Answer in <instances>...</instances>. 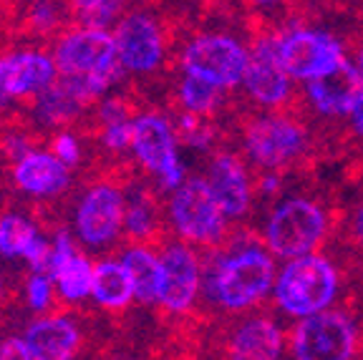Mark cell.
<instances>
[{
	"label": "cell",
	"instance_id": "obj_11",
	"mask_svg": "<svg viewBox=\"0 0 363 360\" xmlns=\"http://www.w3.org/2000/svg\"><path fill=\"white\" fill-rule=\"evenodd\" d=\"M204 262L192 244L179 240L162 247V287L157 305L169 315H184L202 298Z\"/></svg>",
	"mask_w": 363,
	"mask_h": 360
},
{
	"label": "cell",
	"instance_id": "obj_30",
	"mask_svg": "<svg viewBox=\"0 0 363 360\" xmlns=\"http://www.w3.org/2000/svg\"><path fill=\"white\" fill-rule=\"evenodd\" d=\"M23 300H26V308H28L33 315L51 313L58 303L56 280H53L51 272L30 270L26 282H23Z\"/></svg>",
	"mask_w": 363,
	"mask_h": 360
},
{
	"label": "cell",
	"instance_id": "obj_36",
	"mask_svg": "<svg viewBox=\"0 0 363 360\" xmlns=\"http://www.w3.org/2000/svg\"><path fill=\"white\" fill-rule=\"evenodd\" d=\"M351 124H353V131H356L358 136H363V99L358 101V106L351 111Z\"/></svg>",
	"mask_w": 363,
	"mask_h": 360
},
{
	"label": "cell",
	"instance_id": "obj_34",
	"mask_svg": "<svg viewBox=\"0 0 363 360\" xmlns=\"http://www.w3.org/2000/svg\"><path fill=\"white\" fill-rule=\"evenodd\" d=\"M35 147H38V144H35V139L26 129H16V126H13V129H6L0 134V149H3V154H6L11 162L26 157V154Z\"/></svg>",
	"mask_w": 363,
	"mask_h": 360
},
{
	"label": "cell",
	"instance_id": "obj_19",
	"mask_svg": "<svg viewBox=\"0 0 363 360\" xmlns=\"http://www.w3.org/2000/svg\"><path fill=\"white\" fill-rule=\"evenodd\" d=\"M96 103H91L86 94L74 81L58 76L45 91H40L30 103V116L43 129H63L76 124L89 111H94Z\"/></svg>",
	"mask_w": 363,
	"mask_h": 360
},
{
	"label": "cell",
	"instance_id": "obj_1",
	"mask_svg": "<svg viewBox=\"0 0 363 360\" xmlns=\"http://www.w3.org/2000/svg\"><path fill=\"white\" fill-rule=\"evenodd\" d=\"M51 53L56 58L58 76L74 81L91 103L101 101L113 86L129 76L111 28L68 23L51 38Z\"/></svg>",
	"mask_w": 363,
	"mask_h": 360
},
{
	"label": "cell",
	"instance_id": "obj_25",
	"mask_svg": "<svg viewBox=\"0 0 363 360\" xmlns=\"http://www.w3.org/2000/svg\"><path fill=\"white\" fill-rule=\"evenodd\" d=\"M94 267L96 259L91 257L86 249H79L74 257L63 262L56 272H51L56 280L58 290V303L66 308H79L86 300H91V290H94Z\"/></svg>",
	"mask_w": 363,
	"mask_h": 360
},
{
	"label": "cell",
	"instance_id": "obj_33",
	"mask_svg": "<svg viewBox=\"0 0 363 360\" xmlns=\"http://www.w3.org/2000/svg\"><path fill=\"white\" fill-rule=\"evenodd\" d=\"M48 149L61 159L66 167L76 169L84 162V141L74 134L71 129H56L48 139Z\"/></svg>",
	"mask_w": 363,
	"mask_h": 360
},
{
	"label": "cell",
	"instance_id": "obj_6",
	"mask_svg": "<svg viewBox=\"0 0 363 360\" xmlns=\"http://www.w3.org/2000/svg\"><path fill=\"white\" fill-rule=\"evenodd\" d=\"M167 220L179 240L199 247H212L225 237L227 217L217 202L207 176H187L169 191Z\"/></svg>",
	"mask_w": 363,
	"mask_h": 360
},
{
	"label": "cell",
	"instance_id": "obj_3",
	"mask_svg": "<svg viewBox=\"0 0 363 360\" xmlns=\"http://www.w3.org/2000/svg\"><path fill=\"white\" fill-rule=\"evenodd\" d=\"M126 186L111 176H99L79 191L71 207V230L81 249L106 254L124 237Z\"/></svg>",
	"mask_w": 363,
	"mask_h": 360
},
{
	"label": "cell",
	"instance_id": "obj_26",
	"mask_svg": "<svg viewBox=\"0 0 363 360\" xmlns=\"http://www.w3.org/2000/svg\"><path fill=\"white\" fill-rule=\"evenodd\" d=\"M40 225L21 212L0 214V257L23 259L33 240L40 235Z\"/></svg>",
	"mask_w": 363,
	"mask_h": 360
},
{
	"label": "cell",
	"instance_id": "obj_7",
	"mask_svg": "<svg viewBox=\"0 0 363 360\" xmlns=\"http://www.w3.org/2000/svg\"><path fill=\"white\" fill-rule=\"evenodd\" d=\"M328 220L323 207L306 197H290L272 209L265 227V242L275 257L293 259L311 254L323 242Z\"/></svg>",
	"mask_w": 363,
	"mask_h": 360
},
{
	"label": "cell",
	"instance_id": "obj_27",
	"mask_svg": "<svg viewBox=\"0 0 363 360\" xmlns=\"http://www.w3.org/2000/svg\"><path fill=\"white\" fill-rule=\"evenodd\" d=\"M222 91L225 89L210 84V81L182 74V81L177 84V99L182 103V111L210 116V113H215L222 106Z\"/></svg>",
	"mask_w": 363,
	"mask_h": 360
},
{
	"label": "cell",
	"instance_id": "obj_8",
	"mask_svg": "<svg viewBox=\"0 0 363 360\" xmlns=\"http://www.w3.org/2000/svg\"><path fill=\"white\" fill-rule=\"evenodd\" d=\"M250 51L238 38L227 33H199L182 48V74L210 81L220 89L230 91L242 84Z\"/></svg>",
	"mask_w": 363,
	"mask_h": 360
},
{
	"label": "cell",
	"instance_id": "obj_37",
	"mask_svg": "<svg viewBox=\"0 0 363 360\" xmlns=\"http://www.w3.org/2000/svg\"><path fill=\"white\" fill-rule=\"evenodd\" d=\"M353 235H356L358 244L363 247V204L356 209V217H353Z\"/></svg>",
	"mask_w": 363,
	"mask_h": 360
},
{
	"label": "cell",
	"instance_id": "obj_20",
	"mask_svg": "<svg viewBox=\"0 0 363 360\" xmlns=\"http://www.w3.org/2000/svg\"><path fill=\"white\" fill-rule=\"evenodd\" d=\"M204 176L227 217L240 220L250 209V199H252V186H250L245 164L233 154H215Z\"/></svg>",
	"mask_w": 363,
	"mask_h": 360
},
{
	"label": "cell",
	"instance_id": "obj_24",
	"mask_svg": "<svg viewBox=\"0 0 363 360\" xmlns=\"http://www.w3.org/2000/svg\"><path fill=\"white\" fill-rule=\"evenodd\" d=\"M162 230V212L154 194L142 184L126 186L124 237L126 242H152Z\"/></svg>",
	"mask_w": 363,
	"mask_h": 360
},
{
	"label": "cell",
	"instance_id": "obj_23",
	"mask_svg": "<svg viewBox=\"0 0 363 360\" xmlns=\"http://www.w3.org/2000/svg\"><path fill=\"white\" fill-rule=\"evenodd\" d=\"M119 257L134 280L136 303L157 305L162 287V252H157L152 242H126Z\"/></svg>",
	"mask_w": 363,
	"mask_h": 360
},
{
	"label": "cell",
	"instance_id": "obj_38",
	"mask_svg": "<svg viewBox=\"0 0 363 360\" xmlns=\"http://www.w3.org/2000/svg\"><path fill=\"white\" fill-rule=\"evenodd\" d=\"M11 101H13V99H11V94H8L6 84H3V76H0V111L11 106Z\"/></svg>",
	"mask_w": 363,
	"mask_h": 360
},
{
	"label": "cell",
	"instance_id": "obj_14",
	"mask_svg": "<svg viewBox=\"0 0 363 360\" xmlns=\"http://www.w3.org/2000/svg\"><path fill=\"white\" fill-rule=\"evenodd\" d=\"M74 179V169L66 167L48 147L30 149L26 157L11 162V181L23 197L35 202H51L66 194Z\"/></svg>",
	"mask_w": 363,
	"mask_h": 360
},
{
	"label": "cell",
	"instance_id": "obj_10",
	"mask_svg": "<svg viewBox=\"0 0 363 360\" xmlns=\"http://www.w3.org/2000/svg\"><path fill=\"white\" fill-rule=\"evenodd\" d=\"M111 30L119 48V58L129 76H152L164 66L167 40L157 16L134 8V11H126Z\"/></svg>",
	"mask_w": 363,
	"mask_h": 360
},
{
	"label": "cell",
	"instance_id": "obj_12",
	"mask_svg": "<svg viewBox=\"0 0 363 360\" xmlns=\"http://www.w3.org/2000/svg\"><path fill=\"white\" fill-rule=\"evenodd\" d=\"M278 53L285 71L295 81H313L346 61L338 38L323 30L295 28L278 38Z\"/></svg>",
	"mask_w": 363,
	"mask_h": 360
},
{
	"label": "cell",
	"instance_id": "obj_41",
	"mask_svg": "<svg viewBox=\"0 0 363 360\" xmlns=\"http://www.w3.org/2000/svg\"><path fill=\"white\" fill-rule=\"evenodd\" d=\"M6 298V277H3V272H0V300Z\"/></svg>",
	"mask_w": 363,
	"mask_h": 360
},
{
	"label": "cell",
	"instance_id": "obj_40",
	"mask_svg": "<svg viewBox=\"0 0 363 360\" xmlns=\"http://www.w3.org/2000/svg\"><path fill=\"white\" fill-rule=\"evenodd\" d=\"M280 0H255V6H260V8H270V6H278Z\"/></svg>",
	"mask_w": 363,
	"mask_h": 360
},
{
	"label": "cell",
	"instance_id": "obj_18",
	"mask_svg": "<svg viewBox=\"0 0 363 360\" xmlns=\"http://www.w3.org/2000/svg\"><path fill=\"white\" fill-rule=\"evenodd\" d=\"M306 91L318 113L351 116V111L363 99V71L353 63L343 61L328 74L308 81Z\"/></svg>",
	"mask_w": 363,
	"mask_h": 360
},
{
	"label": "cell",
	"instance_id": "obj_4",
	"mask_svg": "<svg viewBox=\"0 0 363 360\" xmlns=\"http://www.w3.org/2000/svg\"><path fill=\"white\" fill-rule=\"evenodd\" d=\"M275 303L285 315L306 317L328 310L338 295V272L333 262L320 254H301L288 259V265L272 285Z\"/></svg>",
	"mask_w": 363,
	"mask_h": 360
},
{
	"label": "cell",
	"instance_id": "obj_29",
	"mask_svg": "<svg viewBox=\"0 0 363 360\" xmlns=\"http://www.w3.org/2000/svg\"><path fill=\"white\" fill-rule=\"evenodd\" d=\"M68 8H71V23L113 28L129 11V0H68Z\"/></svg>",
	"mask_w": 363,
	"mask_h": 360
},
{
	"label": "cell",
	"instance_id": "obj_31",
	"mask_svg": "<svg viewBox=\"0 0 363 360\" xmlns=\"http://www.w3.org/2000/svg\"><path fill=\"white\" fill-rule=\"evenodd\" d=\"M134 116L113 118V121H104V124H99V144H101L104 152L111 154V157H121V154L131 152Z\"/></svg>",
	"mask_w": 363,
	"mask_h": 360
},
{
	"label": "cell",
	"instance_id": "obj_2",
	"mask_svg": "<svg viewBox=\"0 0 363 360\" xmlns=\"http://www.w3.org/2000/svg\"><path fill=\"white\" fill-rule=\"evenodd\" d=\"M275 285V262L257 244L212 254L202 270V298L227 313L252 308Z\"/></svg>",
	"mask_w": 363,
	"mask_h": 360
},
{
	"label": "cell",
	"instance_id": "obj_9",
	"mask_svg": "<svg viewBox=\"0 0 363 360\" xmlns=\"http://www.w3.org/2000/svg\"><path fill=\"white\" fill-rule=\"evenodd\" d=\"M356 325L335 310L298 317L290 338V350L298 360H348L356 355Z\"/></svg>",
	"mask_w": 363,
	"mask_h": 360
},
{
	"label": "cell",
	"instance_id": "obj_17",
	"mask_svg": "<svg viewBox=\"0 0 363 360\" xmlns=\"http://www.w3.org/2000/svg\"><path fill=\"white\" fill-rule=\"evenodd\" d=\"M242 86L247 96L260 106H280L290 96V74L278 53V38H260L245 68Z\"/></svg>",
	"mask_w": 363,
	"mask_h": 360
},
{
	"label": "cell",
	"instance_id": "obj_39",
	"mask_svg": "<svg viewBox=\"0 0 363 360\" xmlns=\"http://www.w3.org/2000/svg\"><path fill=\"white\" fill-rule=\"evenodd\" d=\"M275 189H278V179H275V176H267V179H262V191H265V194H272Z\"/></svg>",
	"mask_w": 363,
	"mask_h": 360
},
{
	"label": "cell",
	"instance_id": "obj_16",
	"mask_svg": "<svg viewBox=\"0 0 363 360\" xmlns=\"http://www.w3.org/2000/svg\"><path fill=\"white\" fill-rule=\"evenodd\" d=\"M30 360H71L84 348V327L68 313H43L26 325Z\"/></svg>",
	"mask_w": 363,
	"mask_h": 360
},
{
	"label": "cell",
	"instance_id": "obj_28",
	"mask_svg": "<svg viewBox=\"0 0 363 360\" xmlns=\"http://www.w3.org/2000/svg\"><path fill=\"white\" fill-rule=\"evenodd\" d=\"M71 23L68 0H30L26 8V26L30 33L53 38Z\"/></svg>",
	"mask_w": 363,
	"mask_h": 360
},
{
	"label": "cell",
	"instance_id": "obj_35",
	"mask_svg": "<svg viewBox=\"0 0 363 360\" xmlns=\"http://www.w3.org/2000/svg\"><path fill=\"white\" fill-rule=\"evenodd\" d=\"M0 360H30V350L23 332L0 338Z\"/></svg>",
	"mask_w": 363,
	"mask_h": 360
},
{
	"label": "cell",
	"instance_id": "obj_5",
	"mask_svg": "<svg viewBox=\"0 0 363 360\" xmlns=\"http://www.w3.org/2000/svg\"><path fill=\"white\" fill-rule=\"evenodd\" d=\"M131 157L139 169L147 171L157 184V191H174L187 179V169L179 157V136L169 116L159 111H142L134 116Z\"/></svg>",
	"mask_w": 363,
	"mask_h": 360
},
{
	"label": "cell",
	"instance_id": "obj_21",
	"mask_svg": "<svg viewBox=\"0 0 363 360\" xmlns=\"http://www.w3.org/2000/svg\"><path fill=\"white\" fill-rule=\"evenodd\" d=\"M134 300V280H131L129 270H126L119 254H101V257H96L94 290H91V303L96 305V310L108 313V315H119Z\"/></svg>",
	"mask_w": 363,
	"mask_h": 360
},
{
	"label": "cell",
	"instance_id": "obj_15",
	"mask_svg": "<svg viewBox=\"0 0 363 360\" xmlns=\"http://www.w3.org/2000/svg\"><path fill=\"white\" fill-rule=\"evenodd\" d=\"M0 76L13 101H33L58 79V66L45 48H16L0 53Z\"/></svg>",
	"mask_w": 363,
	"mask_h": 360
},
{
	"label": "cell",
	"instance_id": "obj_22",
	"mask_svg": "<svg viewBox=\"0 0 363 360\" xmlns=\"http://www.w3.org/2000/svg\"><path fill=\"white\" fill-rule=\"evenodd\" d=\"M283 350V330L267 317H250L240 322L227 343V355L235 360H275Z\"/></svg>",
	"mask_w": 363,
	"mask_h": 360
},
{
	"label": "cell",
	"instance_id": "obj_42",
	"mask_svg": "<svg viewBox=\"0 0 363 360\" xmlns=\"http://www.w3.org/2000/svg\"><path fill=\"white\" fill-rule=\"evenodd\" d=\"M358 68L363 71V48H361V53H358Z\"/></svg>",
	"mask_w": 363,
	"mask_h": 360
},
{
	"label": "cell",
	"instance_id": "obj_13",
	"mask_svg": "<svg viewBox=\"0 0 363 360\" xmlns=\"http://www.w3.org/2000/svg\"><path fill=\"white\" fill-rule=\"evenodd\" d=\"M306 149V129L283 116L255 118L245 129V152L257 167L278 169L301 157Z\"/></svg>",
	"mask_w": 363,
	"mask_h": 360
},
{
	"label": "cell",
	"instance_id": "obj_32",
	"mask_svg": "<svg viewBox=\"0 0 363 360\" xmlns=\"http://www.w3.org/2000/svg\"><path fill=\"white\" fill-rule=\"evenodd\" d=\"M177 136H179V144L182 147H189L194 152H204V149H210L212 139H215V131L212 126L204 121V116L192 111H182L179 118H177Z\"/></svg>",
	"mask_w": 363,
	"mask_h": 360
}]
</instances>
